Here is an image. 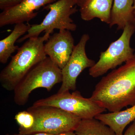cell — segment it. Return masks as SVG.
Segmentation results:
<instances>
[{
	"label": "cell",
	"mask_w": 135,
	"mask_h": 135,
	"mask_svg": "<svg viewBox=\"0 0 135 135\" xmlns=\"http://www.w3.org/2000/svg\"><path fill=\"white\" fill-rule=\"evenodd\" d=\"M110 112L135 105V52L124 65L104 76L90 98Z\"/></svg>",
	"instance_id": "obj_1"
},
{
	"label": "cell",
	"mask_w": 135,
	"mask_h": 135,
	"mask_svg": "<svg viewBox=\"0 0 135 135\" xmlns=\"http://www.w3.org/2000/svg\"><path fill=\"white\" fill-rule=\"evenodd\" d=\"M50 35L29 38L17 50L9 63L0 74V82L8 91H14L20 82L36 65L47 57L44 42Z\"/></svg>",
	"instance_id": "obj_2"
},
{
	"label": "cell",
	"mask_w": 135,
	"mask_h": 135,
	"mask_svg": "<svg viewBox=\"0 0 135 135\" xmlns=\"http://www.w3.org/2000/svg\"><path fill=\"white\" fill-rule=\"evenodd\" d=\"M62 82L61 69L49 57L35 65L14 90V100L19 106L27 103L34 90L44 88L50 91L55 84Z\"/></svg>",
	"instance_id": "obj_3"
},
{
	"label": "cell",
	"mask_w": 135,
	"mask_h": 135,
	"mask_svg": "<svg viewBox=\"0 0 135 135\" xmlns=\"http://www.w3.org/2000/svg\"><path fill=\"white\" fill-rule=\"evenodd\" d=\"M35 118L33 126L23 135L38 133L57 134L74 131L81 119L56 107L32 105L27 109Z\"/></svg>",
	"instance_id": "obj_4"
},
{
	"label": "cell",
	"mask_w": 135,
	"mask_h": 135,
	"mask_svg": "<svg viewBox=\"0 0 135 135\" xmlns=\"http://www.w3.org/2000/svg\"><path fill=\"white\" fill-rule=\"evenodd\" d=\"M77 7L74 0H58L46 5L43 8L49 12L42 22L39 24L31 25L26 34L18 39V42H22L32 37H39L43 31L50 35L55 29L75 31L77 26L71 16L78 11Z\"/></svg>",
	"instance_id": "obj_5"
},
{
	"label": "cell",
	"mask_w": 135,
	"mask_h": 135,
	"mask_svg": "<svg viewBox=\"0 0 135 135\" xmlns=\"http://www.w3.org/2000/svg\"><path fill=\"white\" fill-rule=\"evenodd\" d=\"M135 32V25H127L120 37L112 42L105 51L101 52L99 60L89 68V75L93 78L100 77L132 58L134 52L130 43Z\"/></svg>",
	"instance_id": "obj_6"
},
{
	"label": "cell",
	"mask_w": 135,
	"mask_h": 135,
	"mask_svg": "<svg viewBox=\"0 0 135 135\" xmlns=\"http://www.w3.org/2000/svg\"><path fill=\"white\" fill-rule=\"evenodd\" d=\"M32 105L57 107L78 116L81 119H93L106 110L90 98L83 97L78 91H74L71 94L70 91L57 93L37 100Z\"/></svg>",
	"instance_id": "obj_7"
},
{
	"label": "cell",
	"mask_w": 135,
	"mask_h": 135,
	"mask_svg": "<svg viewBox=\"0 0 135 135\" xmlns=\"http://www.w3.org/2000/svg\"><path fill=\"white\" fill-rule=\"evenodd\" d=\"M89 39L88 34H84L75 46L70 59L61 70L62 84L57 93L75 91L78 76L84 69L90 68L95 64L94 60L88 57L86 53V46Z\"/></svg>",
	"instance_id": "obj_8"
},
{
	"label": "cell",
	"mask_w": 135,
	"mask_h": 135,
	"mask_svg": "<svg viewBox=\"0 0 135 135\" xmlns=\"http://www.w3.org/2000/svg\"><path fill=\"white\" fill-rule=\"evenodd\" d=\"M56 0H22L16 5L5 9L0 14V27L29 22L38 15L42 7Z\"/></svg>",
	"instance_id": "obj_9"
},
{
	"label": "cell",
	"mask_w": 135,
	"mask_h": 135,
	"mask_svg": "<svg viewBox=\"0 0 135 135\" xmlns=\"http://www.w3.org/2000/svg\"><path fill=\"white\" fill-rule=\"evenodd\" d=\"M75 46L70 31L60 30L50 36L44 44V51L47 56L62 70L70 59Z\"/></svg>",
	"instance_id": "obj_10"
},
{
	"label": "cell",
	"mask_w": 135,
	"mask_h": 135,
	"mask_svg": "<svg viewBox=\"0 0 135 135\" xmlns=\"http://www.w3.org/2000/svg\"><path fill=\"white\" fill-rule=\"evenodd\" d=\"M114 0H87L80 7L81 18L89 21L95 18L110 25Z\"/></svg>",
	"instance_id": "obj_11"
},
{
	"label": "cell",
	"mask_w": 135,
	"mask_h": 135,
	"mask_svg": "<svg viewBox=\"0 0 135 135\" xmlns=\"http://www.w3.org/2000/svg\"><path fill=\"white\" fill-rule=\"evenodd\" d=\"M95 118L110 128L116 135H123L125 128L135 120V105L124 110L100 114Z\"/></svg>",
	"instance_id": "obj_12"
},
{
	"label": "cell",
	"mask_w": 135,
	"mask_h": 135,
	"mask_svg": "<svg viewBox=\"0 0 135 135\" xmlns=\"http://www.w3.org/2000/svg\"><path fill=\"white\" fill-rule=\"evenodd\" d=\"M134 1V0H114L110 27L117 25L118 30H123L127 24L135 25Z\"/></svg>",
	"instance_id": "obj_13"
},
{
	"label": "cell",
	"mask_w": 135,
	"mask_h": 135,
	"mask_svg": "<svg viewBox=\"0 0 135 135\" xmlns=\"http://www.w3.org/2000/svg\"><path fill=\"white\" fill-rule=\"evenodd\" d=\"M31 25L19 23L15 25L14 29L8 36L0 41V62L6 64L12 53L19 47L15 43L20 37L27 33Z\"/></svg>",
	"instance_id": "obj_14"
},
{
	"label": "cell",
	"mask_w": 135,
	"mask_h": 135,
	"mask_svg": "<svg viewBox=\"0 0 135 135\" xmlns=\"http://www.w3.org/2000/svg\"><path fill=\"white\" fill-rule=\"evenodd\" d=\"M74 132L77 135H116L110 128L95 118L81 119Z\"/></svg>",
	"instance_id": "obj_15"
},
{
	"label": "cell",
	"mask_w": 135,
	"mask_h": 135,
	"mask_svg": "<svg viewBox=\"0 0 135 135\" xmlns=\"http://www.w3.org/2000/svg\"><path fill=\"white\" fill-rule=\"evenodd\" d=\"M15 119L19 126V133L22 135L30 129L34 123V117L27 110L18 113L15 115Z\"/></svg>",
	"instance_id": "obj_16"
},
{
	"label": "cell",
	"mask_w": 135,
	"mask_h": 135,
	"mask_svg": "<svg viewBox=\"0 0 135 135\" xmlns=\"http://www.w3.org/2000/svg\"><path fill=\"white\" fill-rule=\"evenodd\" d=\"M22 0H0V9L3 10L19 3Z\"/></svg>",
	"instance_id": "obj_17"
},
{
	"label": "cell",
	"mask_w": 135,
	"mask_h": 135,
	"mask_svg": "<svg viewBox=\"0 0 135 135\" xmlns=\"http://www.w3.org/2000/svg\"><path fill=\"white\" fill-rule=\"evenodd\" d=\"M123 135H135V120L126 131Z\"/></svg>",
	"instance_id": "obj_18"
},
{
	"label": "cell",
	"mask_w": 135,
	"mask_h": 135,
	"mask_svg": "<svg viewBox=\"0 0 135 135\" xmlns=\"http://www.w3.org/2000/svg\"><path fill=\"white\" fill-rule=\"evenodd\" d=\"M77 6L81 7L86 2L87 0H74Z\"/></svg>",
	"instance_id": "obj_19"
},
{
	"label": "cell",
	"mask_w": 135,
	"mask_h": 135,
	"mask_svg": "<svg viewBox=\"0 0 135 135\" xmlns=\"http://www.w3.org/2000/svg\"><path fill=\"white\" fill-rule=\"evenodd\" d=\"M54 135H77L74 131H68Z\"/></svg>",
	"instance_id": "obj_20"
},
{
	"label": "cell",
	"mask_w": 135,
	"mask_h": 135,
	"mask_svg": "<svg viewBox=\"0 0 135 135\" xmlns=\"http://www.w3.org/2000/svg\"><path fill=\"white\" fill-rule=\"evenodd\" d=\"M5 135H23L21 134H6ZM31 135H54L50 134H47V133H36V134H33Z\"/></svg>",
	"instance_id": "obj_21"
},
{
	"label": "cell",
	"mask_w": 135,
	"mask_h": 135,
	"mask_svg": "<svg viewBox=\"0 0 135 135\" xmlns=\"http://www.w3.org/2000/svg\"><path fill=\"white\" fill-rule=\"evenodd\" d=\"M133 7L134 9V14L135 15V0H134V4H133Z\"/></svg>",
	"instance_id": "obj_22"
}]
</instances>
